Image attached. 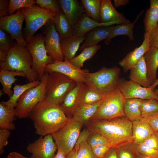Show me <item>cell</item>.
Instances as JSON below:
<instances>
[{"label":"cell","mask_w":158,"mask_h":158,"mask_svg":"<svg viewBox=\"0 0 158 158\" xmlns=\"http://www.w3.org/2000/svg\"><path fill=\"white\" fill-rule=\"evenodd\" d=\"M85 125L90 131L104 136L112 147L133 142L132 122L126 116L109 119H90Z\"/></svg>","instance_id":"cell-1"},{"label":"cell","mask_w":158,"mask_h":158,"mask_svg":"<svg viewBox=\"0 0 158 158\" xmlns=\"http://www.w3.org/2000/svg\"><path fill=\"white\" fill-rule=\"evenodd\" d=\"M33 122L36 133L41 136L52 135L71 120L59 105L51 104L45 100L37 104L29 116Z\"/></svg>","instance_id":"cell-2"},{"label":"cell","mask_w":158,"mask_h":158,"mask_svg":"<svg viewBox=\"0 0 158 158\" xmlns=\"http://www.w3.org/2000/svg\"><path fill=\"white\" fill-rule=\"evenodd\" d=\"M32 66V57L27 47L17 43L13 44L8 52L6 60L0 63L1 70L23 72L29 82L39 80L38 75Z\"/></svg>","instance_id":"cell-3"},{"label":"cell","mask_w":158,"mask_h":158,"mask_svg":"<svg viewBox=\"0 0 158 158\" xmlns=\"http://www.w3.org/2000/svg\"><path fill=\"white\" fill-rule=\"evenodd\" d=\"M120 69L116 66L103 67L99 71L87 73L85 84L92 90L104 97L118 89Z\"/></svg>","instance_id":"cell-4"},{"label":"cell","mask_w":158,"mask_h":158,"mask_svg":"<svg viewBox=\"0 0 158 158\" xmlns=\"http://www.w3.org/2000/svg\"><path fill=\"white\" fill-rule=\"evenodd\" d=\"M48 73L44 100L50 104L59 106L67 92L77 83L60 73Z\"/></svg>","instance_id":"cell-5"},{"label":"cell","mask_w":158,"mask_h":158,"mask_svg":"<svg viewBox=\"0 0 158 158\" xmlns=\"http://www.w3.org/2000/svg\"><path fill=\"white\" fill-rule=\"evenodd\" d=\"M48 73L45 72L38 86L26 91L20 98L16 108V116L19 118L29 116L34 107L45 99V87Z\"/></svg>","instance_id":"cell-6"},{"label":"cell","mask_w":158,"mask_h":158,"mask_svg":"<svg viewBox=\"0 0 158 158\" xmlns=\"http://www.w3.org/2000/svg\"><path fill=\"white\" fill-rule=\"evenodd\" d=\"M25 16L26 25L24 38L28 43L36 32L44 25L50 19H53L56 13L45 8L34 5L21 9Z\"/></svg>","instance_id":"cell-7"},{"label":"cell","mask_w":158,"mask_h":158,"mask_svg":"<svg viewBox=\"0 0 158 158\" xmlns=\"http://www.w3.org/2000/svg\"><path fill=\"white\" fill-rule=\"evenodd\" d=\"M27 47L32 58L33 69L37 73L40 80L45 73L46 65L54 61L49 55L45 45V35L43 33L34 36L28 43Z\"/></svg>","instance_id":"cell-8"},{"label":"cell","mask_w":158,"mask_h":158,"mask_svg":"<svg viewBox=\"0 0 158 158\" xmlns=\"http://www.w3.org/2000/svg\"><path fill=\"white\" fill-rule=\"evenodd\" d=\"M125 99L121 92L117 89L104 97L97 112L90 119H109L125 116L123 110Z\"/></svg>","instance_id":"cell-9"},{"label":"cell","mask_w":158,"mask_h":158,"mask_svg":"<svg viewBox=\"0 0 158 158\" xmlns=\"http://www.w3.org/2000/svg\"><path fill=\"white\" fill-rule=\"evenodd\" d=\"M83 126L71 119L67 124L53 134L58 149L67 155L73 149L81 133Z\"/></svg>","instance_id":"cell-10"},{"label":"cell","mask_w":158,"mask_h":158,"mask_svg":"<svg viewBox=\"0 0 158 158\" xmlns=\"http://www.w3.org/2000/svg\"><path fill=\"white\" fill-rule=\"evenodd\" d=\"M25 16L21 9L16 13L0 18V29L10 34L12 40H15L19 45L27 47L28 43L23 34L22 27Z\"/></svg>","instance_id":"cell-11"},{"label":"cell","mask_w":158,"mask_h":158,"mask_svg":"<svg viewBox=\"0 0 158 158\" xmlns=\"http://www.w3.org/2000/svg\"><path fill=\"white\" fill-rule=\"evenodd\" d=\"M118 89L125 99L136 98L141 99H157L158 95L155 90L145 87L130 80L120 78Z\"/></svg>","instance_id":"cell-12"},{"label":"cell","mask_w":158,"mask_h":158,"mask_svg":"<svg viewBox=\"0 0 158 158\" xmlns=\"http://www.w3.org/2000/svg\"><path fill=\"white\" fill-rule=\"evenodd\" d=\"M45 45L47 53L54 61H63L64 57L62 51L60 38L53 19L49 20L44 25Z\"/></svg>","instance_id":"cell-13"},{"label":"cell","mask_w":158,"mask_h":158,"mask_svg":"<svg viewBox=\"0 0 158 158\" xmlns=\"http://www.w3.org/2000/svg\"><path fill=\"white\" fill-rule=\"evenodd\" d=\"M45 72H57L69 77L77 84L85 83L87 73L88 70L82 69L74 66L69 61L64 58L63 61H54L51 64L46 66Z\"/></svg>","instance_id":"cell-14"},{"label":"cell","mask_w":158,"mask_h":158,"mask_svg":"<svg viewBox=\"0 0 158 158\" xmlns=\"http://www.w3.org/2000/svg\"><path fill=\"white\" fill-rule=\"evenodd\" d=\"M26 149L32 154L30 158H53L57 148L52 135L49 134L30 143Z\"/></svg>","instance_id":"cell-15"},{"label":"cell","mask_w":158,"mask_h":158,"mask_svg":"<svg viewBox=\"0 0 158 158\" xmlns=\"http://www.w3.org/2000/svg\"><path fill=\"white\" fill-rule=\"evenodd\" d=\"M84 85V83L77 84L67 92L59 105L66 116L70 119H71L79 105L81 93Z\"/></svg>","instance_id":"cell-16"},{"label":"cell","mask_w":158,"mask_h":158,"mask_svg":"<svg viewBox=\"0 0 158 158\" xmlns=\"http://www.w3.org/2000/svg\"><path fill=\"white\" fill-rule=\"evenodd\" d=\"M59 1L68 21L74 28L85 14L82 4L77 0H59Z\"/></svg>","instance_id":"cell-17"},{"label":"cell","mask_w":158,"mask_h":158,"mask_svg":"<svg viewBox=\"0 0 158 158\" xmlns=\"http://www.w3.org/2000/svg\"><path fill=\"white\" fill-rule=\"evenodd\" d=\"M150 48L149 32H145L141 44L130 52L118 63L124 72H127L134 66Z\"/></svg>","instance_id":"cell-18"},{"label":"cell","mask_w":158,"mask_h":158,"mask_svg":"<svg viewBox=\"0 0 158 158\" xmlns=\"http://www.w3.org/2000/svg\"><path fill=\"white\" fill-rule=\"evenodd\" d=\"M90 132L86 128L81 132L74 148L67 155V158H98L87 141Z\"/></svg>","instance_id":"cell-19"},{"label":"cell","mask_w":158,"mask_h":158,"mask_svg":"<svg viewBox=\"0 0 158 158\" xmlns=\"http://www.w3.org/2000/svg\"><path fill=\"white\" fill-rule=\"evenodd\" d=\"M100 22L102 23L115 22L119 24L131 23L122 13L116 10L110 0H101Z\"/></svg>","instance_id":"cell-20"},{"label":"cell","mask_w":158,"mask_h":158,"mask_svg":"<svg viewBox=\"0 0 158 158\" xmlns=\"http://www.w3.org/2000/svg\"><path fill=\"white\" fill-rule=\"evenodd\" d=\"M132 122L133 143L134 145L142 143L154 133L149 123L144 118H141Z\"/></svg>","instance_id":"cell-21"},{"label":"cell","mask_w":158,"mask_h":158,"mask_svg":"<svg viewBox=\"0 0 158 158\" xmlns=\"http://www.w3.org/2000/svg\"><path fill=\"white\" fill-rule=\"evenodd\" d=\"M146 64L144 56L130 69V80L145 87L151 85L147 76Z\"/></svg>","instance_id":"cell-22"},{"label":"cell","mask_w":158,"mask_h":158,"mask_svg":"<svg viewBox=\"0 0 158 158\" xmlns=\"http://www.w3.org/2000/svg\"><path fill=\"white\" fill-rule=\"evenodd\" d=\"M86 36L73 35L60 39L62 51L64 58L69 61L75 56L80 44L84 42Z\"/></svg>","instance_id":"cell-23"},{"label":"cell","mask_w":158,"mask_h":158,"mask_svg":"<svg viewBox=\"0 0 158 158\" xmlns=\"http://www.w3.org/2000/svg\"><path fill=\"white\" fill-rule=\"evenodd\" d=\"M119 24L117 22L102 23L97 22L85 14L78 23L73 28L74 35L85 36L93 29L99 27L108 26L114 24Z\"/></svg>","instance_id":"cell-24"},{"label":"cell","mask_w":158,"mask_h":158,"mask_svg":"<svg viewBox=\"0 0 158 158\" xmlns=\"http://www.w3.org/2000/svg\"><path fill=\"white\" fill-rule=\"evenodd\" d=\"M114 26H102L97 27L89 32L83 44L79 48L82 51L87 47L97 44L109 36Z\"/></svg>","instance_id":"cell-25"},{"label":"cell","mask_w":158,"mask_h":158,"mask_svg":"<svg viewBox=\"0 0 158 158\" xmlns=\"http://www.w3.org/2000/svg\"><path fill=\"white\" fill-rule=\"evenodd\" d=\"M104 98L98 102L93 104L79 105L71 119L79 123L83 126L85 125L97 112Z\"/></svg>","instance_id":"cell-26"},{"label":"cell","mask_w":158,"mask_h":158,"mask_svg":"<svg viewBox=\"0 0 158 158\" xmlns=\"http://www.w3.org/2000/svg\"><path fill=\"white\" fill-rule=\"evenodd\" d=\"M146 61L147 76L151 85L157 79V73L158 68V48H150L144 56Z\"/></svg>","instance_id":"cell-27"},{"label":"cell","mask_w":158,"mask_h":158,"mask_svg":"<svg viewBox=\"0 0 158 158\" xmlns=\"http://www.w3.org/2000/svg\"><path fill=\"white\" fill-rule=\"evenodd\" d=\"M143 12V11H142L138 15L132 23L128 24H117L116 25L114 26L109 36L105 40L104 43L106 45H109L112 39L120 35H127L130 40L133 41L134 39L133 29L135 24Z\"/></svg>","instance_id":"cell-28"},{"label":"cell","mask_w":158,"mask_h":158,"mask_svg":"<svg viewBox=\"0 0 158 158\" xmlns=\"http://www.w3.org/2000/svg\"><path fill=\"white\" fill-rule=\"evenodd\" d=\"M25 77V74L23 72L11 70H0V82L2 86V91L10 97L13 94L11 90L12 85L18 79L16 76Z\"/></svg>","instance_id":"cell-29"},{"label":"cell","mask_w":158,"mask_h":158,"mask_svg":"<svg viewBox=\"0 0 158 158\" xmlns=\"http://www.w3.org/2000/svg\"><path fill=\"white\" fill-rule=\"evenodd\" d=\"M53 20L60 39L74 35L73 28L63 11L56 13Z\"/></svg>","instance_id":"cell-30"},{"label":"cell","mask_w":158,"mask_h":158,"mask_svg":"<svg viewBox=\"0 0 158 158\" xmlns=\"http://www.w3.org/2000/svg\"><path fill=\"white\" fill-rule=\"evenodd\" d=\"M40 83L39 80L29 82L23 85L15 84L13 87V94L6 101H2L1 103L10 108L16 107L18 101L22 94L27 90L36 87Z\"/></svg>","instance_id":"cell-31"},{"label":"cell","mask_w":158,"mask_h":158,"mask_svg":"<svg viewBox=\"0 0 158 158\" xmlns=\"http://www.w3.org/2000/svg\"><path fill=\"white\" fill-rule=\"evenodd\" d=\"M150 6L144 19L145 32H148L158 23V0H150Z\"/></svg>","instance_id":"cell-32"},{"label":"cell","mask_w":158,"mask_h":158,"mask_svg":"<svg viewBox=\"0 0 158 158\" xmlns=\"http://www.w3.org/2000/svg\"><path fill=\"white\" fill-rule=\"evenodd\" d=\"M16 116V109L10 108L0 103V128L13 130L15 128L12 122Z\"/></svg>","instance_id":"cell-33"},{"label":"cell","mask_w":158,"mask_h":158,"mask_svg":"<svg viewBox=\"0 0 158 158\" xmlns=\"http://www.w3.org/2000/svg\"><path fill=\"white\" fill-rule=\"evenodd\" d=\"M141 99H125L123 104L124 113L125 116L131 121L142 118L140 109Z\"/></svg>","instance_id":"cell-34"},{"label":"cell","mask_w":158,"mask_h":158,"mask_svg":"<svg viewBox=\"0 0 158 158\" xmlns=\"http://www.w3.org/2000/svg\"><path fill=\"white\" fill-rule=\"evenodd\" d=\"M101 47L100 45L97 44L85 48L80 54L75 56L69 62L74 66L81 69L83 67L84 62L92 58Z\"/></svg>","instance_id":"cell-35"},{"label":"cell","mask_w":158,"mask_h":158,"mask_svg":"<svg viewBox=\"0 0 158 158\" xmlns=\"http://www.w3.org/2000/svg\"><path fill=\"white\" fill-rule=\"evenodd\" d=\"M85 14L88 16L98 22H100L101 0H81Z\"/></svg>","instance_id":"cell-36"},{"label":"cell","mask_w":158,"mask_h":158,"mask_svg":"<svg viewBox=\"0 0 158 158\" xmlns=\"http://www.w3.org/2000/svg\"><path fill=\"white\" fill-rule=\"evenodd\" d=\"M140 109L141 117L147 118L158 114V102L157 99H141Z\"/></svg>","instance_id":"cell-37"},{"label":"cell","mask_w":158,"mask_h":158,"mask_svg":"<svg viewBox=\"0 0 158 158\" xmlns=\"http://www.w3.org/2000/svg\"><path fill=\"white\" fill-rule=\"evenodd\" d=\"M104 97L91 89L85 84L81 93L79 105L93 104L101 100Z\"/></svg>","instance_id":"cell-38"},{"label":"cell","mask_w":158,"mask_h":158,"mask_svg":"<svg viewBox=\"0 0 158 158\" xmlns=\"http://www.w3.org/2000/svg\"><path fill=\"white\" fill-rule=\"evenodd\" d=\"M116 148L118 158H135L136 151L133 142L121 145Z\"/></svg>","instance_id":"cell-39"},{"label":"cell","mask_w":158,"mask_h":158,"mask_svg":"<svg viewBox=\"0 0 158 158\" xmlns=\"http://www.w3.org/2000/svg\"><path fill=\"white\" fill-rule=\"evenodd\" d=\"M36 4L35 0H10L8 11V15H11L19 9L30 8Z\"/></svg>","instance_id":"cell-40"},{"label":"cell","mask_w":158,"mask_h":158,"mask_svg":"<svg viewBox=\"0 0 158 158\" xmlns=\"http://www.w3.org/2000/svg\"><path fill=\"white\" fill-rule=\"evenodd\" d=\"M36 4L39 5L40 7L56 13L63 11L59 0H36Z\"/></svg>","instance_id":"cell-41"},{"label":"cell","mask_w":158,"mask_h":158,"mask_svg":"<svg viewBox=\"0 0 158 158\" xmlns=\"http://www.w3.org/2000/svg\"><path fill=\"white\" fill-rule=\"evenodd\" d=\"M87 141L91 147L107 143H109L107 140L101 135L91 132L87 138Z\"/></svg>","instance_id":"cell-42"},{"label":"cell","mask_w":158,"mask_h":158,"mask_svg":"<svg viewBox=\"0 0 158 158\" xmlns=\"http://www.w3.org/2000/svg\"><path fill=\"white\" fill-rule=\"evenodd\" d=\"M134 145L135 151L141 155L148 157H158V151L144 143Z\"/></svg>","instance_id":"cell-43"},{"label":"cell","mask_w":158,"mask_h":158,"mask_svg":"<svg viewBox=\"0 0 158 158\" xmlns=\"http://www.w3.org/2000/svg\"><path fill=\"white\" fill-rule=\"evenodd\" d=\"M5 31L0 29V49L8 52L13 44Z\"/></svg>","instance_id":"cell-44"},{"label":"cell","mask_w":158,"mask_h":158,"mask_svg":"<svg viewBox=\"0 0 158 158\" xmlns=\"http://www.w3.org/2000/svg\"><path fill=\"white\" fill-rule=\"evenodd\" d=\"M112 147L110 143L100 145L91 147L94 154L98 158H102Z\"/></svg>","instance_id":"cell-45"},{"label":"cell","mask_w":158,"mask_h":158,"mask_svg":"<svg viewBox=\"0 0 158 158\" xmlns=\"http://www.w3.org/2000/svg\"><path fill=\"white\" fill-rule=\"evenodd\" d=\"M11 133L7 129L0 128V154L2 155L4 152V147L8 143V139Z\"/></svg>","instance_id":"cell-46"},{"label":"cell","mask_w":158,"mask_h":158,"mask_svg":"<svg viewBox=\"0 0 158 158\" xmlns=\"http://www.w3.org/2000/svg\"><path fill=\"white\" fill-rule=\"evenodd\" d=\"M148 32L150 48H158V23Z\"/></svg>","instance_id":"cell-47"},{"label":"cell","mask_w":158,"mask_h":158,"mask_svg":"<svg viewBox=\"0 0 158 158\" xmlns=\"http://www.w3.org/2000/svg\"><path fill=\"white\" fill-rule=\"evenodd\" d=\"M143 143L158 151V136L154 131V133L147 139Z\"/></svg>","instance_id":"cell-48"},{"label":"cell","mask_w":158,"mask_h":158,"mask_svg":"<svg viewBox=\"0 0 158 158\" xmlns=\"http://www.w3.org/2000/svg\"><path fill=\"white\" fill-rule=\"evenodd\" d=\"M9 5L8 0H0V18L8 16Z\"/></svg>","instance_id":"cell-49"},{"label":"cell","mask_w":158,"mask_h":158,"mask_svg":"<svg viewBox=\"0 0 158 158\" xmlns=\"http://www.w3.org/2000/svg\"><path fill=\"white\" fill-rule=\"evenodd\" d=\"M145 119L154 131L158 130V114Z\"/></svg>","instance_id":"cell-50"},{"label":"cell","mask_w":158,"mask_h":158,"mask_svg":"<svg viewBox=\"0 0 158 158\" xmlns=\"http://www.w3.org/2000/svg\"><path fill=\"white\" fill-rule=\"evenodd\" d=\"M102 158H118L116 147H111Z\"/></svg>","instance_id":"cell-51"},{"label":"cell","mask_w":158,"mask_h":158,"mask_svg":"<svg viewBox=\"0 0 158 158\" xmlns=\"http://www.w3.org/2000/svg\"><path fill=\"white\" fill-rule=\"evenodd\" d=\"M129 2L128 0H114V6L115 7L118 8L121 6H124L128 4Z\"/></svg>","instance_id":"cell-52"},{"label":"cell","mask_w":158,"mask_h":158,"mask_svg":"<svg viewBox=\"0 0 158 158\" xmlns=\"http://www.w3.org/2000/svg\"><path fill=\"white\" fill-rule=\"evenodd\" d=\"M6 158H28L19 153L16 152H10Z\"/></svg>","instance_id":"cell-53"},{"label":"cell","mask_w":158,"mask_h":158,"mask_svg":"<svg viewBox=\"0 0 158 158\" xmlns=\"http://www.w3.org/2000/svg\"><path fill=\"white\" fill-rule=\"evenodd\" d=\"M8 52L0 49V63L4 62L6 59Z\"/></svg>","instance_id":"cell-54"},{"label":"cell","mask_w":158,"mask_h":158,"mask_svg":"<svg viewBox=\"0 0 158 158\" xmlns=\"http://www.w3.org/2000/svg\"><path fill=\"white\" fill-rule=\"evenodd\" d=\"M53 158H67V157L63 151L58 149L57 152Z\"/></svg>","instance_id":"cell-55"},{"label":"cell","mask_w":158,"mask_h":158,"mask_svg":"<svg viewBox=\"0 0 158 158\" xmlns=\"http://www.w3.org/2000/svg\"><path fill=\"white\" fill-rule=\"evenodd\" d=\"M157 85H158V79H157L154 83L150 87L152 89L154 90V88ZM155 90L158 95V89Z\"/></svg>","instance_id":"cell-56"},{"label":"cell","mask_w":158,"mask_h":158,"mask_svg":"<svg viewBox=\"0 0 158 158\" xmlns=\"http://www.w3.org/2000/svg\"><path fill=\"white\" fill-rule=\"evenodd\" d=\"M135 158H158V157H147L141 155L136 152Z\"/></svg>","instance_id":"cell-57"},{"label":"cell","mask_w":158,"mask_h":158,"mask_svg":"<svg viewBox=\"0 0 158 158\" xmlns=\"http://www.w3.org/2000/svg\"><path fill=\"white\" fill-rule=\"evenodd\" d=\"M155 133L157 134V135L158 136V130L157 131H154Z\"/></svg>","instance_id":"cell-58"},{"label":"cell","mask_w":158,"mask_h":158,"mask_svg":"<svg viewBox=\"0 0 158 158\" xmlns=\"http://www.w3.org/2000/svg\"><path fill=\"white\" fill-rule=\"evenodd\" d=\"M157 101H158V98H157Z\"/></svg>","instance_id":"cell-59"}]
</instances>
